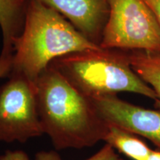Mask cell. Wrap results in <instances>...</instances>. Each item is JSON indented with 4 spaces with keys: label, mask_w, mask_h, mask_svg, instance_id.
I'll return each instance as SVG.
<instances>
[{
    "label": "cell",
    "mask_w": 160,
    "mask_h": 160,
    "mask_svg": "<svg viewBox=\"0 0 160 160\" xmlns=\"http://www.w3.org/2000/svg\"><path fill=\"white\" fill-rule=\"evenodd\" d=\"M38 110L44 133L55 148H90L105 139L108 125L90 98L79 93L50 65L36 82Z\"/></svg>",
    "instance_id": "cell-1"
},
{
    "label": "cell",
    "mask_w": 160,
    "mask_h": 160,
    "mask_svg": "<svg viewBox=\"0 0 160 160\" xmlns=\"http://www.w3.org/2000/svg\"><path fill=\"white\" fill-rule=\"evenodd\" d=\"M56 10L28 0L25 25L13 45L11 73L36 83L53 60L69 53L99 48Z\"/></svg>",
    "instance_id": "cell-2"
},
{
    "label": "cell",
    "mask_w": 160,
    "mask_h": 160,
    "mask_svg": "<svg viewBox=\"0 0 160 160\" xmlns=\"http://www.w3.org/2000/svg\"><path fill=\"white\" fill-rule=\"evenodd\" d=\"M51 65L88 98L131 92L157 99L154 91L132 68L128 51L102 48L87 50L57 58Z\"/></svg>",
    "instance_id": "cell-3"
},
{
    "label": "cell",
    "mask_w": 160,
    "mask_h": 160,
    "mask_svg": "<svg viewBox=\"0 0 160 160\" xmlns=\"http://www.w3.org/2000/svg\"><path fill=\"white\" fill-rule=\"evenodd\" d=\"M110 13L100 48L160 52V28L145 0H108Z\"/></svg>",
    "instance_id": "cell-4"
},
{
    "label": "cell",
    "mask_w": 160,
    "mask_h": 160,
    "mask_svg": "<svg viewBox=\"0 0 160 160\" xmlns=\"http://www.w3.org/2000/svg\"><path fill=\"white\" fill-rule=\"evenodd\" d=\"M0 86V142L25 143L44 134L36 83L11 73Z\"/></svg>",
    "instance_id": "cell-5"
},
{
    "label": "cell",
    "mask_w": 160,
    "mask_h": 160,
    "mask_svg": "<svg viewBox=\"0 0 160 160\" xmlns=\"http://www.w3.org/2000/svg\"><path fill=\"white\" fill-rule=\"evenodd\" d=\"M90 99L98 115L108 125L142 136L160 148V110L133 105L119 99L117 95Z\"/></svg>",
    "instance_id": "cell-6"
},
{
    "label": "cell",
    "mask_w": 160,
    "mask_h": 160,
    "mask_svg": "<svg viewBox=\"0 0 160 160\" xmlns=\"http://www.w3.org/2000/svg\"><path fill=\"white\" fill-rule=\"evenodd\" d=\"M38 1L59 12L86 39L100 45L109 17L108 0Z\"/></svg>",
    "instance_id": "cell-7"
},
{
    "label": "cell",
    "mask_w": 160,
    "mask_h": 160,
    "mask_svg": "<svg viewBox=\"0 0 160 160\" xmlns=\"http://www.w3.org/2000/svg\"><path fill=\"white\" fill-rule=\"evenodd\" d=\"M27 5L28 0H0L2 55H13V45L23 31Z\"/></svg>",
    "instance_id": "cell-8"
},
{
    "label": "cell",
    "mask_w": 160,
    "mask_h": 160,
    "mask_svg": "<svg viewBox=\"0 0 160 160\" xmlns=\"http://www.w3.org/2000/svg\"><path fill=\"white\" fill-rule=\"evenodd\" d=\"M129 61L135 73L154 91L156 107L160 109V52L128 51Z\"/></svg>",
    "instance_id": "cell-9"
},
{
    "label": "cell",
    "mask_w": 160,
    "mask_h": 160,
    "mask_svg": "<svg viewBox=\"0 0 160 160\" xmlns=\"http://www.w3.org/2000/svg\"><path fill=\"white\" fill-rule=\"evenodd\" d=\"M104 141L132 160H148L152 150L133 133L108 125Z\"/></svg>",
    "instance_id": "cell-10"
},
{
    "label": "cell",
    "mask_w": 160,
    "mask_h": 160,
    "mask_svg": "<svg viewBox=\"0 0 160 160\" xmlns=\"http://www.w3.org/2000/svg\"><path fill=\"white\" fill-rule=\"evenodd\" d=\"M35 160H62L56 151H40L36 154ZM85 160H123L116 152V150L108 144L105 145L97 153Z\"/></svg>",
    "instance_id": "cell-11"
},
{
    "label": "cell",
    "mask_w": 160,
    "mask_h": 160,
    "mask_svg": "<svg viewBox=\"0 0 160 160\" xmlns=\"http://www.w3.org/2000/svg\"><path fill=\"white\" fill-rule=\"evenodd\" d=\"M13 55L0 54V79L8 77L13 68Z\"/></svg>",
    "instance_id": "cell-12"
},
{
    "label": "cell",
    "mask_w": 160,
    "mask_h": 160,
    "mask_svg": "<svg viewBox=\"0 0 160 160\" xmlns=\"http://www.w3.org/2000/svg\"><path fill=\"white\" fill-rule=\"evenodd\" d=\"M0 160H31L23 151H6L0 155Z\"/></svg>",
    "instance_id": "cell-13"
},
{
    "label": "cell",
    "mask_w": 160,
    "mask_h": 160,
    "mask_svg": "<svg viewBox=\"0 0 160 160\" xmlns=\"http://www.w3.org/2000/svg\"><path fill=\"white\" fill-rule=\"evenodd\" d=\"M145 1L153 12L160 28V0H145Z\"/></svg>",
    "instance_id": "cell-14"
},
{
    "label": "cell",
    "mask_w": 160,
    "mask_h": 160,
    "mask_svg": "<svg viewBox=\"0 0 160 160\" xmlns=\"http://www.w3.org/2000/svg\"><path fill=\"white\" fill-rule=\"evenodd\" d=\"M148 160H160V151H153L150 154Z\"/></svg>",
    "instance_id": "cell-15"
}]
</instances>
